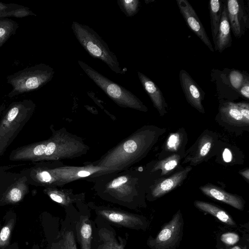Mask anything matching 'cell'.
<instances>
[{
    "mask_svg": "<svg viewBox=\"0 0 249 249\" xmlns=\"http://www.w3.org/2000/svg\"><path fill=\"white\" fill-rule=\"evenodd\" d=\"M36 105L31 99L4 103L0 107V158L32 116Z\"/></svg>",
    "mask_w": 249,
    "mask_h": 249,
    "instance_id": "obj_1",
    "label": "cell"
},
{
    "mask_svg": "<svg viewBox=\"0 0 249 249\" xmlns=\"http://www.w3.org/2000/svg\"><path fill=\"white\" fill-rule=\"evenodd\" d=\"M71 29L79 43L91 56L98 59L116 74H123L122 69L115 54L101 36L89 26L73 21Z\"/></svg>",
    "mask_w": 249,
    "mask_h": 249,
    "instance_id": "obj_2",
    "label": "cell"
},
{
    "mask_svg": "<svg viewBox=\"0 0 249 249\" xmlns=\"http://www.w3.org/2000/svg\"><path fill=\"white\" fill-rule=\"evenodd\" d=\"M55 73L54 69L44 63L27 67L6 77L7 83L12 89L9 98L38 90L51 81Z\"/></svg>",
    "mask_w": 249,
    "mask_h": 249,
    "instance_id": "obj_3",
    "label": "cell"
},
{
    "mask_svg": "<svg viewBox=\"0 0 249 249\" xmlns=\"http://www.w3.org/2000/svg\"><path fill=\"white\" fill-rule=\"evenodd\" d=\"M78 63L86 74L110 98L119 104L147 110L142 102L123 86L109 80L81 60Z\"/></svg>",
    "mask_w": 249,
    "mask_h": 249,
    "instance_id": "obj_4",
    "label": "cell"
},
{
    "mask_svg": "<svg viewBox=\"0 0 249 249\" xmlns=\"http://www.w3.org/2000/svg\"><path fill=\"white\" fill-rule=\"evenodd\" d=\"M10 168L0 166V200L3 203H16L29 193V184L20 171L12 172Z\"/></svg>",
    "mask_w": 249,
    "mask_h": 249,
    "instance_id": "obj_5",
    "label": "cell"
},
{
    "mask_svg": "<svg viewBox=\"0 0 249 249\" xmlns=\"http://www.w3.org/2000/svg\"><path fill=\"white\" fill-rule=\"evenodd\" d=\"M184 221L180 210L162 227L155 237L149 236L147 245L151 249H176L181 242Z\"/></svg>",
    "mask_w": 249,
    "mask_h": 249,
    "instance_id": "obj_6",
    "label": "cell"
},
{
    "mask_svg": "<svg viewBox=\"0 0 249 249\" xmlns=\"http://www.w3.org/2000/svg\"><path fill=\"white\" fill-rule=\"evenodd\" d=\"M128 236H117L109 223L97 216L94 222L92 249H124Z\"/></svg>",
    "mask_w": 249,
    "mask_h": 249,
    "instance_id": "obj_7",
    "label": "cell"
},
{
    "mask_svg": "<svg viewBox=\"0 0 249 249\" xmlns=\"http://www.w3.org/2000/svg\"><path fill=\"white\" fill-rule=\"evenodd\" d=\"M97 216L110 224L135 230H145L148 226L146 218L142 215L120 210L107 209L95 210Z\"/></svg>",
    "mask_w": 249,
    "mask_h": 249,
    "instance_id": "obj_8",
    "label": "cell"
},
{
    "mask_svg": "<svg viewBox=\"0 0 249 249\" xmlns=\"http://www.w3.org/2000/svg\"><path fill=\"white\" fill-rule=\"evenodd\" d=\"M231 29L236 38L241 37L249 28V15L243 0L226 1Z\"/></svg>",
    "mask_w": 249,
    "mask_h": 249,
    "instance_id": "obj_9",
    "label": "cell"
},
{
    "mask_svg": "<svg viewBox=\"0 0 249 249\" xmlns=\"http://www.w3.org/2000/svg\"><path fill=\"white\" fill-rule=\"evenodd\" d=\"M177 3L186 24L212 52L214 50L204 27L193 7L187 0H177Z\"/></svg>",
    "mask_w": 249,
    "mask_h": 249,
    "instance_id": "obj_10",
    "label": "cell"
},
{
    "mask_svg": "<svg viewBox=\"0 0 249 249\" xmlns=\"http://www.w3.org/2000/svg\"><path fill=\"white\" fill-rule=\"evenodd\" d=\"M179 79L188 103L200 113H204L202 102L205 92L184 70L180 71Z\"/></svg>",
    "mask_w": 249,
    "mask_h": 249,
    "instance_id": "obj_11",
    "label": "cell"
},
{
    "mask_svg": "<svg viewBox=\"0 0 249 249\" xmlns=\"http://www.w3.org/2000/svg\"><path fill=\"white\" fill-rule=\"evenodd\" d=\"M206 196L216 200L227 204L234 208L242 211L245 201L238 195L228 193L221 188L212 184H207L199 188Z\"/></svg>",
    "mask_w": 249,
    "mask_h": 249,
    "instance_id": "obj_12",
    "label": "cell"
},
{
    "mask_svg": "<svg viewBox=\"0 0 249 249\" xmlns=\"http://www.w3.org/2000/svg\"><path fill=\"white\" fill-rule=\"evenodd\" d=\"M213 143V138L209 134L201 135L196 142L190 148L183 163L190 162L191 165H196L206 158Z\"/></svg>",
    "mask_w": 249,
    "mask_h": 249,
    "instance_id": "obj_13",
    "label": "cell"
},
{
    "mask_svg": "<svg viewBox=\"0 0 249 249\" xmlns=\"http://www.w3.org/2000/svg\"><path fill=\"white\" fill-rule=\"evenodd\" d=\"M139 80L160 116L167 113V105L160 89L148 77L138 71Z\"/></svg>",
    "mask_w": 249,
    "mask_h": 249,
    "instance_id": "obj_14",
    "label": "cell"
},
{
    "mask_svg": "<svg viewBox=\"0 0 249 249\" xmlns=\"http://www.w3.org/2000/svg\"><path fill=\"white\" fill-rule=\"evenodd\" d=\"M94 222L88 215H81L75 225L76 238L80 249H92Z\"/></svg>",
    "mask_w": 249,
    "mask_h": 249,
    "instance_id": "obj_15",
    "label": "cell"
},
{
    "mask_svg": "<svg viewBox=\"0 0 249 249\" xmlns=\"http://www.w3.org/2000/svg\"><path fill=\"white\" fill-rule=\"evenodd\" d=\"M191 170V166L186 167L183 170L158 182L153 189V196L155 198L160 197L176 188L184 180Z\"/></svg>",
    "mask_w": 249,
    "mask_h": 249,
    "instance_id": "obj_16",
    "label": "cell"
},
{
    "mask_svg": "<svg viewBox=\"0 0 249 249\" xmlns=\"http://www.w3.org/2000/svg\"><path fill=\"white\" fill-rule=\"evenodd\" d=\"M231 27L229 21L226 2L224 3L219 29L215 39L214 50L221 53L224 50L231 45Z\"/></svg>",
    "mask_w": 249,
    "mask_h": 249,
    "instance_id": "obj_17",
    "label": "cell"
},
{
    "mask_svg": "<svg viewBox=\"0 0 249 249\" xmlns=\"http://www.w3.org/2000/svg\"><path fill=\"white\" fill-rule=\"evenodd\" d=\"M194 204L196 208L211 214L221 222L232 227L237 226L232 217L226 211L218 206L211 203L200 200L195 201Z\"/></svg>",
    "mask_w": 249,
    "mask_h": 249,
    "instance_id": "obj_18",
    "label": "cell"
},
{
    "mask_svg": "<svg viewBox=\"0 0 249 249\" xmlns=\"http://www.w3.org/2000/svg\"><path fill=\"white\" fill-rule=\"evenodd\" d=\"M220 113L224 120L235 125H247L241 115L236 103L228 102L220 108Z\"/></svg>",
    "mask_w": 249,
    "mask_h": 249,
    "instance_id": "obj_19",
    "label": "cell"
},
{
    "mask_svg": "<svg viewBox=\"0 0 249 249\" xmlns=\"http://www.w3.org/2000/svg\"><path fill=\"white\" fill-rule=\"evenodd\" d=\"M224 1L219 0H211L209 7L210 11L211 27L213 41L218 33Z\"/></svg>",
    "mask_w": 249,
    "mask_h": 249,
    "instance_id": "obj_20",
    "label": "cell"
},
{
    "mask_svg": "<svg viewBox=\"0 0 249 249\" xmlns=\"http://www.w3.org/2000/svg\"><path fill=\"white\" fill-rule=\"evenodd\" d=\"M63 227L55 244V249H77L75 229Z\"/></svg>",
    "mask_w": 249,
    "mask_h": 249,
    "instance_id": "obj_21",
    "label": "cell"
},
{
    "mask_svg": "<svg viewBox=\"0 0 249 249\" xmlns=\"http://www.w3.org/2000/svg\"><path fill=\"white\" fill-rule=\"evenodd\" d=\"M18 27V23L11 19L0 18V47L16 33Z\"/></svg>",
    "mask_w": 249,
    "mask_h": 249,
    "instance_id": "obj_22",
    "label": "cell"
},
{
    "mask_svg": "<svg viewBox=\"0 0 249 249\" xmlns=\"http://www.w3.org/2000/svg\"><path fill=\"white\" fill-rule=\"evenodd\" d=\"M180 158V155L178 153H174L166 158L158 161L154 166L153 171L161 170V176L168 174L178 165Z\"/></svg>",
    "mask_w": 249,
    "mask_h": 249,
    "instance_id": "obj_23",
    "label": "cell"
},
{
    "mask_svg": "<svg viewBox=\"0 0 249 249\" xmlns=\"http://www.w3.org/2000/svg\"><path fill=\"white\" fill-rule=\"evenodd\" d=\"M183 132V130H178L176 132L170 133L166 140L164 149L170 152L178 151L183 146L184 142Z\"/></svg>",
    "mask_w": 249,
    "mask_h": 249,
    "instance_id": "obj_24",
    "label": "cell"
},
{
    "mask_svg": "<svg viewBox=\"0 0 249 249\" xmlns=\"http://www.w3.org/2000/svg\"><path fill=\"white\" fill-rule=\"evenodd\" d=\"M218 238L217 245L222 244V249H229L231 247L236 245L240 240L239 234L232 231L223 232Z\"/></svg>",
    "mask_w": 249,
    "mask_h": 249,
    "instance_id": "obj_25",
    "label": "cell"
},
{
    "mask_svg": "<svg viewBox=\"0 0 249 249\" xmlns=\"http://www.w3.org/2000/svg\"><path fill=\"white\" fill-rule=\"evenodd\" d=\"M29 16H36L28 7L19 5L16 8L8 10L0 13V18L10 17L22 18Z\"/></svg>",
    "mask_w": 249,
    "mask_h": 249,
    "instance_id": "obj_26",
    "label": "cell"
},
{
    "mask_svg": "<svg viewBox=\"0 0 249 249\" xmlns=\"http://www.w3.org/2000/svg\"><path fill=\"white\" fill-rule=\"evenodd\" d=\"M120 9L127 17H132L138 12L140 1L138 0H118Z\"/></svg>",
    "mask_w": 249,
    "mask_h": 249,
    "instance_id": "obj_27",
    "label": "cell"
},
{
    "mask_svg": "<svg viewBox=\"0 0 249 249\" xmlns=\"http://www.w3.org/2000/svg\"><path fill=\"white\" fill-rule=\"evenodd\" d=\"M247 76H244L240 71L235 70H233L230 73V83L232 87L237 92H238L239 89Z\"/></svg>",
    "mask_w": 249,
    "mask_h": 249,
    "instance_id": "obj_28",
    "label": "cell"
},
{
    "mask_svg": "<svg viewBox=\"0 0 249 249\" xmlns=\"http://www.w3.org/2000/svg\"><path fill=\"white\" fill-rule=\"evenodd\" d=\"M239 110L248 125L249 124V104L246 102L236 103Z\"/></svg>",
    "mask_w": 249,
    "mask_h": 249,
    "instance_id": "obj_29",
    "label": "cell"
},
{
    "mask_svg": "<svg viewBox=\"0 0 249 249\" xmlns=\"http://www.w3.org/2000/svg\"><path fill=\"white\" fill-rule=\"evenodd\" d=\"M11 228L9 225L3 227L0 232V246L4 245L9 239Z\"/></svg>",
    "mask_w": 249,
    "mask_h": 249,
    "instance_id": "obj_30",
    "label": "cell"
},
{
    "mask_svg": "<svg viewBox=\"0 0 249 249\" xmlns=\"http://www.w3.org/2000/svg\"><path fill=\"white\" fill-rule=\"evenodd\" d=\"M238 92L244 98L248 100L249 99V80L248 76L245 78Z\"/></svg>",
    "mask_w": 249,
    "mask_h": 249,
    "instance_id": "obj_31",
    "label": "cell"
},
{
    "mask_svg": "<svg viewBox=\"0 0 249 249\" xmlns=\"http://www.w3.org/2000/svg\"><path fill=\"white\" fill-rule=\"evenodd\" d=\"M44 143L45 144L46 148L42 160L52 156L56 149V144L53 142H44Z\"/></svg>",
    "mask_w": 249,
    "mask_h": 249,
    "instance_id": "obj_32",
    "label": "cell"
},
{
    "mask_svg": "<svg viewBox=\"0 0 249 249\" xmlns=\"http://www.w3.org/2000/svg\"><path fill=\"white\" fill-rule=\"evenodd\" d=\"M138 148L137 144L133 140L127 141L124 144V151L128 153H132L136 151Z\"/></svg>",
    "mask_w": 249,
    "mask_h": 249,
    "instance_id": "obj_33",
    "label": "cell"
},
{
    "mask_svg": "<svg viewBox=\"0 0 249 249\" xmlns=\"http://www.w3.org/2000/svg\"><path fill=\"white\" fill-rule=\"evenodd\" d=\"M127 179L126 177L123 176L115 179L111 184L112 188H116L126 182Z\"/></svg>",
    "mask_w": 249,
    "mask_h": 249,
    "instance_id": "obj_34",
    "label": "cell"
},
{
    "mask_svg": "<svg viewBox=\"0 0 249 249\" xmlns=\"http://www.w3.org/2000/svg\"><path fill=\"white\" fill-rule=\"evenodd\" d=\"M18 5V4L15 3H5L0 2V13L8 10L16 8Z\"/></svg>",
    "mask_w": 249,
    "mask_h": 249,
    "instance_id": "obj_35",
    "label": "cell"
},
{
    "mask_svg": "<svg viewBox=\"0 0 249 249\" xmlns=\"http://www.w3.org/2000/svg\"><path fill=\"white\" fill-rule=\"evenodd\" d=\"M223 158L225 162H230L232 158V154L228 148H226L223 153Z\"/></svg>",
    "mask_w": 249,
    "mask_h": 249,
    "instance_id": "obj_36",
    "label": "cell"
},
{
    "mask_svg": "<svg viewBox=\"0 0 249 249\" xmlns=\"http://www.w3.org/2000/svg\"><path fill=\"white\" fill-rule=\"evenodd\" d=\"M239 174L245 178L247 181L249 179V169L248 168L239 172Z\"/></svg>",
    "mask_w": 249,
    "mask_h": 249,
    "instance_id": "obj_37",
    "label": "cell"
},
{
    "mask_svg": "<svg viewBox=\"0 0 249 249\" xmlns=\"http://www.w3.org/2000/svg\"><path fill=\"white\" fill-rule=\"evenodd\" d=\"M90 175V173L85 171H81L78 172V175L80 177H87Z\"/></svg>",
    "mask_w": 249,
    "mask_h": 249,
    "instance_id": "obj_38",
    "label": "cell"
},
{
    "mask_svg": "<svg viewBox=\"0 0 249 249\" xmlns=\"http://www.w3.org/2000/svg\"><path fill=\"white\" fill-rule=\"evenodd\" d=\"M229 249H245V248H242L241 246L236 245L231 247Z\"/></svg>",
    "mask_w": 249,
    "mask_h": 249,
    "instance_id": "obj_39",
    "label": "cell"
}]
</instances>
